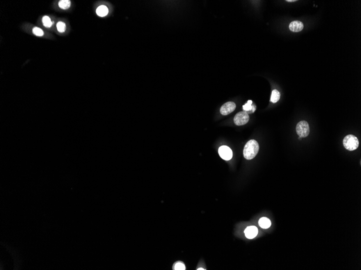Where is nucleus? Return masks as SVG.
Returning a JSON list of instances; mask_svg holds the SVG:
<instances>
[{"instance_id": "20", "label": "nucleus", "mask_w": 361, "mask_h": 270, "mask_svg": "<svg viewBox=\"0 0 361 270\" xmlns=\"http://www.w3.org/2000/svg\"><path fill=\"white\" fill-rule=\"evenodd\" d=\"M302 137H299V138H298V139H299V140H300V139H302Z\"/></svg>"}, {"instance_id": "4", "label": "nucleus", "mask_w": 361, "mask_h": 270, "mask_svg": "<svg viewBox=\"0 0 361 270\" xmlns=\"http://www.w3.org/2000/svg\"><path fill=\"white\" fill-rule=\"evenodd\" d=\"M249 120V116L245 111L240 112L236 114L234 121L236 125L242 126L246 124Z\"/></svg>"}, {"instance_id": "19", "label": "nucleus", "mask_w": 361, "mask_h": 270, "mask_svg": "<svg viewBox=\"0 0 361 270\" xmlns=\"http://www.w3.org/2000/svg\"><path fill=\"white\" fill-rule=\"evenodd\" d=\"M198 270H204V269H203V268H199V269H198Z\"/></svg>"}, {"instance_id": "18", "label": "nucleus", "mask_w": 361, "mask_h": 270, "mask_svg": "<svg viewBox=\"0 0 361 270\" xmlns=\"http://www.w3.org/2000/svg\"><path fill=\"white\" fill-rule=\"evenodd\" d=\"M287 2H295V1H296V0H287Z\"/></svg>"}, {"instance_id": "17", "label": "nucleus", "mask_w": 361, "mask_h": 270, "mask_svg": "<svg viewBox=\"0 0 361 270\" xmlns=\"http://www.w3.org/2000/svg\"><path fill=\"white\" fill-rule=\"evenodd\" d=\"M174 270H186V266L182 262H177L174 266Z\"/></svg>"}, {"instance_id": "7", "label": "nucleus", "mask_w": 361, "mask_h": 270, "mask_svg": "<svg viewBox=\"0 0 361 270\" xmlns=\"http://www.w3.org/2000/svg\"><path fill=\"white\" fill-rule=\"evenodd\" d=\"M244 233L248 239H252L257 236L258 233V229L255 226H249L246 229Z\"/></svg>"}, {"instance_id": "6", "label": "nucleus", "mask_w": 361, "mask_h": 270, "mask_svg": "<svg viewBox=\"0 0 361 270\" xmlns=\"http://www.w3.org/2000/svg\"><path fill=\"white\" fill-rule=\"evenodd\" d=\"M235 103L232 102H229L224 104L220 107V113L222 115H227L228 114L231 113L235 110Z\"/></svg>"}, {"instance_id": "14", "label": "nucleus", "mask_w": 361, "mask_h": 270, "mask_svg": "<svg viewBox=\"0 0 361 270\" xmlns=\"http://www.w3.org/2000/svg\"><path fill=\"white\" fill-rule=\"evenodd\" d=\"M252 102L251 100H249L248 101V103L247 104H246L245 105H244L243 106V110L245 112H246L247 113H250V111L252 110Z\"/></svg>"}, {"instance_id": "12", "label": "nucleus", "mask_w": 361, "mask_h": 270, "mask_svg": "<svg viewBox=\"0 0 361 270\" xmlns=\"http://www.w3.org/2000/svg\"><path fill=\"white\" fill-rule=\"evenodd\" d=\"M71 4V2L69 0H62L58 3V6L60 8L62 9H68Z\"/></svg>"}, {"instance_id": "13", "label": "nucleus", "mask_w": 361, "mask_h": 270, "mask_svg": "<svg viewBox=\"0 0 361 270\" xmlns=\"http://www.w3.org/2000/svg\"><path fill=\"white\" fill-rule=\"evenodd\" d=\"M42 23L45 27L50 28L52 26L54 22H51V19L48 16H45L42 18Z\"/></svg>"}, {"instance_id": "1", "label": "nucleus", "mask_w": 361, "mask_h": 270, "mask_svg": "<svg viewBox=\"0 0 361 270\" xmlns=\"http://www.w3.org/2000/svg\"><path fill=\"white\" fill-rule=\"evenodd\" d=\"M259 143L255 140H250L246 144L243 149V155L247 160L254 159L259 152Z\"/></svg>"}, {"instance_id": "5", "label": "nucleus", "mask_w": 361, "mask_h": 270, "mask_svg": "<svg viewBox=\"0 0 361 270\" xmlns=\"http://www.w3.org/2000/svg\"><path fill=\"white\" fill-rule=\"evenodd\" d=\"M218 153L221 158L226 161L232 159L233 155L232 149L226 146L220 147L218 149Z\"/></svg>"}, {"instance_id": "11", "label": "nucleus", "mask_w": 361, "mask_h": 270, "mask_svg": "<svg viewBox=\"0 0 361 270\" xmlns=\"http://www.w3.org/2000/svg\"><path fill=\"white\" fill-rule=\"evenodd\" d=\"M280 93L277 90H274L272 91L270 101L273 103H276L280 99Z\"/></svg>"}, {"instance_id": "9", "label": "nucleus", "mask_w": 361, "mask_h": 270, "mask_svg": "<svg viewBox=\"0 0 361 270\" xmlns=\"http://www.w3.org/2000/svg\"><path fill=\"white\" fill-rule=\"evenodd\" d=\"M259 225L263 229L269 228L271 226V223L270 220L266 217H262L259 221Z\"/></svg>"}, {"instance_id": "2", "label": "nucleus", "mask_w": 361, "mask_h": 270, "mask_svg": "<svg viewBox=\"0 0 361 270\" xmlns=\"http://www.w3.org/2000/svg\"><path fill=\"white\" fill-rule=\"evenodd\" d=\"M343 145L345 148L350 151H353L358 148L359 141L356 137L353 135H348L344 138Z\"/></svg>"}, {"instance_id": "16", "label": "nucleus", "mask_w": 361, "mask_h": 270, "mask_svg": "<svg viewBox=\"0 0 361 270\" xmlns=\"http://www.w3.org/2000/svg\"><path fill=\"white\" fill-rule=\"evenodd\" d=\"M33 34L37 36H42L44 35V32L41 29L38 27H35L33 29Z\"/></svg>"}, {"instance_id": "3", "label": "nucleus", "mask_w": 361, "mask_h": 270, "mask_svg": "<svg viewBox=\"0 0 361 270\" xmlns=\"http://www.w3.org/2000/svg\"><path fill=\"white\" fill-rule=\"evenodd\" d=\"M296 132L300 137H308L310 133V128L308 122L305 121L298 122L296 126Z\"/></svg>"}, {"instance_id": "8", "label": "nucleus", "mask_w": 361, "mask_h": 270, "mask_svg": "<svg viewBox=\"0 0 361 270\" xmlns=\"http://www.w3.org/2000/svg\"><path fill=\"white\" fill-rule=\"evenodd\" d=\"M303 24L299 21H294L291 22L289 25L290 30L295 32H300L303 29Z\"/></svg>"}, {"instance_id": "15", "label": "nucleus", "mask_w": 361, "mask_h": 270, "mask_svg": "<svg viewBox=\"0 0 361 270\" xmlns=\"http://www.w3.org/2000/svg\"><path fill=\"white\" fill-rule=\"evenodd\" d=\"M57 29L60 32H63L65 31L66 29V26L65 24L62 22H58L57 23Z\"/></svg>"}, {"instance_id": "10", "label": "nucleus", "mask_w": 361, "mask_h": 270, "mask_svg": "<svg viewBox=\"0 0 361 270\" xmlns=\"http://www.w3.org/2000/svg\"><path fill=\"white\" fill-rule=\"evenodd\" d=\"M96 14L100 17L106 16L108 14V9L105 6H101L97 8Z\"/></svg>"}]
</instances>
